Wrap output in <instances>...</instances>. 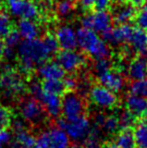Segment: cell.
Wrapping results in <instances>:
<instances>
[{
	"instance_id": "cell-1",
	"label": "cell",
	"mask_w": 147,
	"mask_h": 148,
	"mask_svg": "<svg viewBox=\"0 0 147 148\" xmlns=\"http://www.w3.org/2000/svg\"><path fill=\"white\" fill-rule=\"evenodd\" d=\"M42 39H24L17 47V57L19 60L20 72L28 75L51 57Z\"/></svg>"
},
{
	"instance_id": "cell-2",
	"label": "cell",
	"mask_w": 147,
	"mask_h": 148,
	"mask_svg": "<svg viewBox=\"0 0 147 148\" xmlns=\"http://www.w3.org/2000/svg\"><path fill=\"white\" fill-rule=\"evenodd\" d=\"M78 47L95 60L107 59L111 53L110 47L104 39L92 29L81 27L77 30Z\"/></svg>"
},
{
	"instance_id": "cell-3",
	"label": "cell",
	"mask_w": 147,
	"mask_h": 148,
	"mask_svg": "<svg viewBox=\"0 0 147 148\" xmlns=\"http://www.w3.org/2000/svg\"><path fill=\"white\" fill-rule=\"evenodd\" d=\"M26 90V84L21 74L6 66L0 75V91L8 99L20 97Z\"/></svg>"
},
{
	"instance_id": "cell-4",
	"label": "cell",
	"mask_w": 147,
	"mask_h": 148,
	"mask_svg": "<svg viewBox=\"0 0 147 148\" xmlns=\"http://www.w3.org/2000/svg\"><path fill=\"white\" fill-rule=\"evenodd\" d=\"M82 27L92 29L95 32L104 35L112 28L113 17L108 11H98L85 14L80 20Z\"/></svg>"
},
{
	"instance_id": "cell-5",
	"label": "cell",
	"mask_w": 147,
	"mask_h": 148,
	"mask_svg": "<svg viewBox=\"0 0 147 148\" xmlns=\"http://www.w3.org/2000/svg\"><path fill=\"white\" fill-rule=\"evenodd\" d=\"M59 127L66 131L71 140L77 141V142L84 140L92 129L90 120L85 116H81L73 120L64 119L59 122Z\"/></svg>"
},
{
	"instance_id": "cell-6",
	"label": "cell",
	"mask_w": 147,
	"mask_h": 148,
	"mask_svg": "<svg viewBox=\"0 0 147 148\" xmlns=\"http://www.w3.org/2000/svg\"><path fill=\"white\" fill-rule=\"evenodd\" d=\"M89 98L97 108L103 110H112L119 104L117 94L102 85L93 86L89 93Z\"/></svg>"
},
{
	"instance_id": "cell-7",
	"label": "cell",
	"mask_w": 147,
	"mask_h": 148,
	"mask_svg": "<svg viewBox=\"0 0 147 148\" xmlns=\"http://www.w3.org/2000/svg\"><path fill=\"white\" fill-rule=\"evenodd\" d=\"M86 103L84 98L78 93L69 92L62 99V114L67 120H73L84 116Z\"/></svg>"
},
{
	"instance_id": "cell-8",
	"label": "cell",
	"mask_w": 147,
	"mask_h": 148,
	"mask_svg": "<svg viewBox=\"0 0 147 148\" xmlns=\"http://www.w3.org/2000/svg\"><path fill=\"white\" fill-rule=\"evenodd\" d=\"M10 14L21 19L34 20L39 15V8L34 0H6Z\"/></svg>"
},
{
	"instance_id": "cell-9",
	"label": "cell",
	"mask_w": 147,
	"mask_h": 148,
	"mask_svg": "<svg viewBox=\"0 0 147 148\" xmlns=\"http://www.w3.org/2000/svg\"><path fill=\"white\" fill-rule=\"evenodd\" d=\"M44 109L41 103L34 98L25 99L19 105L20 117L25 122L39 124L44 120Z\"/></svg>"
},
{
	"instance_id": "cell-10",
	"label": "cell",
	"mask_w": 147,
	"mask_h": 148,
	"mask_svg": "<svg viewBox=\"0 0 147 148\" xmlns=\"http://www.w3.org/2000/svg\"><path fill=\"white\" fill-rule=\"evenodd\" d=\"M57 62L65 72L75 73L85 66L86 58L75 49H63L57 56Z\"/></svg>"
},
{
	"instance_id": "cell-11",
	"label": "cell",
	"mask_w": 147,
	"mask_h": 148,
	"mask_svg": "<svg viewBox=\"0 0 147 148\" xmlns=\"http://www.w3.org/2000/svg\"><path fill=\"white\" fill-rule=\"evenodd\" d=\"M134 28L130 24H118L116 27H112L106 34L103 35V39L112 45H119L127 42L131 38Z\"/></svg>"
},
{
	"instance_id": "cell-12",
	"label": "cell",
	"mask_w": 147,
	"mask_h": 148,
	"mask_svg": "<svg viewBox=\"0 0 147 148\" xmlns=\"http://www.w3.org/2000/svg\"><path fill=\"white\" fill-rule=\"evenodd\" d=\"M55 38L62 49H75L78 47L77 31L69 24H63L55 29Z\"/></svg>"
},
{
	"instance_id": "cell-13",
	"label": "cell",
	"mask_w": 147,
	"mask_h": 148,
	"mask_svg": "<svg viewBox=\"0 0 147 148\" xmlns=\"http://www.w3.org/2000/svg\"><path fill=\"white\" fill-rule=\"evenodd\" d=\"M98 79L100 85L106 87V88H108L116 94L123 91L126 86L125 79L119 71L110 70L101 77H99Z\"/></svg>"
},
{
	"instance_id": "cell-14",
	"label": "cell",
	"mask_w": 147,
	"mask_h": 148,
	"mask_svg": "<svg viewBox=\"0 0 147 148\" xmlns=\"http://www.w3.org/2000/svg\"><path fill=\"white\" fill-rule=\"evenodd\" d=\"M94 124L95 127L99 128L103 133L109 135L117 133L118 129L120 128L117 115H113V114L97 113L94 117Z\"/></svg>"
},
{
	"instance_id": "cell-15",
	"label": "cell",
	"mask_w": 147,
	"mask_h": 148,
	"mask_svg": "<svg viewBox=\"0 0 147 148\" xmlns=\"http://www.w3.org/2000/svg\"><path fill=\"white\" fill-rule=\"evenodd\" d=\"M126 72L130 80L133 82L141 81L147 78V57L139 56L133 59L126 68Z\"/></svg>"
},
{
	"instance_id": "cell-16",
	"label": "cell",
	"mask_w": 147,
	"mask_h": 148,
	"mask_svg": "<svg viewBox=\"0 0 147 148\" xmlns=\"http://www.w3.org/2000/svg\"><path fill=\"white\" fill-rule=\"evenodd\" d=\"M125 106L135 117H144L147 113V98L130 93L125 98Z\"/></svg>"
},
{
	"instance_id": "cell-17",
	"label": "cell",
	"mask_w": 147,
	"mask_h": 148,
	"mask_svg": "<svg viewBox=\"0 0 147 148\" xmlns=\"http://www.w3.org/2000/svg\"><path fill=\"white\" fill-rule=\"evenodd\" d=\"M37 74L43 81L63 80L65 78V71L57 62H44L38 66Z\"/></svg>"
},
{
	"instance_id": "cell-18",
	"label": "cell",
	"mask_w": 147,
	"mask_h": 148,
	"mask_svg": "<svg viewBox=\"0 0 147 148\" xmlns=\"http://www.w3.org/2000/svg\"><path fill=\"white\" fill-rule=\"evenodd\" d=\"M42 105L44 111L51 117H57L62 113V99L59 95H53L43 92L42 96L38 100Z\"/></svg>"
},
{
	"instance_id": "cell-19",
	"label": "cell",
	"mask_w": 147,
	"mask_h": 148,
	"mask_svg": "<svg viewBox=\"0 0 147 148\" xmlns=\"http://www.w3.org/2000/svg\"><path fill=\"white\" fill-rule=\"evenodd\" d=\"M17 31L21 38L30 40L38 38L41 32L40 26L32 19H21L17 23Z\"/></svg>"
},
{
	"instance_id": "cell-20",
	"label": "cell",
	"mask_w": 147,
	"mask_h": 148,
	"mask_svg": "<svg viewBox=\"0 0 147 148\" xmlns=\"http://www.w3.org/2000/svg\"><path fill=\"white\" fill-rule=\"evenodd\" d=\"M136 10L133 4L121 3L118 4L117 7L113 11V20L118 24H124L130 22L134 18Z\"/></svg>"
},
{
	"instance_id": "cell-21",
	"label": "cell",
	"mask_w": 147,
	"mask_h": 148,
	"mask_svg": "<svg viewBox=\"0 0 147 148\" xmlns=\"http://www.w3.org/2000/svg\"><path fill=\"white\" fill-rule=\"evenodd\" d=\"M129 42L133 51L139 56H147V31L141 28L134 29Z\"/></svg>"
},
{
	"instance_id": "cell-22",
	"label": "cell",
	"mask_w": 147,
	"mask_h": 148,
	"mask_svg": "<svg viewBox=\"0 0 147 148\" xmlns=\"http://www.w3.org/2000/svg\"><path fill=\"white\" fill-rule=\"evenodd\" d=\"M49 132V142L51 148H69L70 147V137L61 127H53Z\"/></svg>"
},
{
	"instance_id": "cell-23",
	"label": "cell",
	"mask_w": 147,
	"mask_h": 148,
	"mask_svg": "<svg viewBox=\"0 0 147 148\" xmlns=\"http://www.w3.org/2000/svg\"><path fill=\"white\" fill-rule=\"evenodd\" d=\"M114 144L118 148H135V136L131 129H122L115 137Z\"/></svg>"
},
{
	"instance_id": "cell-24",
	"label": "cell",
	"mask_w": 147,
	"mask_h": 148,
	"mask_svg": "<svg viewBox=\"0 0 147 148\" xmlns=\"http://www.w3.org/2000/svg\"><path fill=\"white\" fill-rule=\"evenodd\" d=\"M103 147V132L95 127L91 129L88 136L84 139V148H102Z\"/></svg>"
},
{
	"instance_id": "cell-25",
	"label": "cell",
	"mask_w": 147,
	"mask_h": 148,
	"mask_svg": "<svg viewBox=\"0 0 147 148\" xmlns=\"http://www.w3.org/2000/svg\"><path fill=\"white\" fill-rule=\"evenodd\" d=\"M14 141L24 148H34V142H36V137L29 131H27V129H24V130L15 132Z\"/></svg>"
},
{
	"instance_id": "cell-26",
	"label": "cell",
	"mask_w": 147,
	"mask_h": 148,
	"mask_svg": "<svg viewBox=\"0 0 147 148\" xmlns=\"http://www.w3.org/2000/svg\"><path fill=\"white\" fill-rule=\"evenodd\" d=\"M136 146L138 148H147V123H139L134 130Z\"/></svg>"
},
{
	"instance_id": "cell-27",
	"label": "cell",
	"mask_w": 147,
	"mask_h": 148,
	"mask_svg": "<svg viewBox=\"0 0 147 148\" xmlns=\"http://www.w3.org/2000/svg\"><path fill=\"white\" fill-rule=\"evenodd\" d=\"M42 88L45 93L53 94V95H59L61 96L66 91L64 83L62 80H49V81H43L42 83Z\"/></svg>"
},
{
	"instance_id": "cell-28",
	"label": "cell",
	"mask_w": 147,
	"mask_h": 148,
	"mask_svg": "<svg viewBox=\"0 0 147 148\" xmlns=\"http://www.w3.org/2000/svg\"><path fill=\"white\" fill-rule=\"evenodd\" d=\"M117 118L119 121L120 128L122 129H130L134 124H135V116L132 113H130L127 109L119 111L117 114Z\"/></svg>"
},
{
	"instance_id": "cell-29",
	"label": "cell",
	"mask_w": 147,
	"mask_h": 148,
	"mask_svg": "<svg viewBox=\"0 0 147 148\" xmlns=\"http://www.w3.org/2000/svg\"><path fill=\"white\" fill-rule=\"evenodd\" d=\"M111 62L107 59H100V60H96V62L93 64V72H94V75L99 78L102 75H104L105 73H107L108 71L111 70Z\"/></svg>"
},
{
	"instance_id": "cell-30",
	"label": "cell",
	"mask_w": 147,
	"mask_h": 148,
	"mask_svg": "<svg viewBox=\"0 0 147 148\" xmlns=\"http://www.w3.org/2000/svg\"><path fill=\"white\" fill-rule=\"evenodd\" d=\"M57 14L62 17H66L72 14L74 10V2L73 0H59L57 4Z\"/></svg>"
},
{
	"instance_id": "cell-31",
	"label": "cell",
	"mask_w": 147,
	"mask_h": 148,
	"mask_svg": "<svg viewBox=\"0 0 147 148\" xmlns=\"http://www.w3.org/2000/svg\"><path fill=\"white\" fill-rule=\"evenodd\" d=\"M12 123V112L6 106L0 105V130L7 129Z\"/></svg>"
},
{
	"instance_id": "cell-32",
	"label": "cell",
	"mask_w": 147,
	"mask_h": 148,
	"mask_svg": "<svg viewBox=\"0 0 147 148\" xmlns=\"http://www.w3.org/2000/svg\"><path fill=\"white\" fill-rule=\"evenodd\" d=\"M92 87H93L92 82H91V80L89 79V77L83 76V77H81V79H79V81H78L77 91H78L79 95H81L84 98L85 96H89V93H90Z\"/></svg>"
},
{
	"instance_id": "cell-33",
	"label": "cell",
	"mask_w": 147,
	"mask_h": 148,
	"mask_svg": "<svg viewBox=\"0 0 147 148\" xmlns=\"http://www.w3.org/2000/svg\"><path fill=\"white\" fill-rule=\"evenodd\" d=\"M12 28V22L9 15L4 12H0V38H3L8 34Z\"/></svg>"
},
{
	"instance_id": "cell-34",
	"label": "cell",
	"mask_w": 147,
	"mask_h": 148,
	"mask_svg": "<svg viewBox=\"0 0 147 148\" xmlns=\"http://www.w3.org/2000/svg\"><path fill=\"white\" fill-rule=\"evenodd\" d=\"M20 38H21V36L19 35L18 31L11 29L9 32H8V34L4 37L5 47L15 49V47H17L18 45H19V43L21 42V41H20Z\"/></svg>"
},
{
	"instance_id": "cell-35",
	"label": "cell",
	"mask_w": 147,
	"mask_h": 148,
	"mask_svg": "<svg viewBox=\"0 0 147 148\" xmlns=\"http://www.w3.org/2000/svg\"><path fill=\"white\" fill-rule=\"evenodd\" d=\"M130 93L147 98V78L141 81L133 82L130 86Z\"/></svg>"
},
{
	"instance_id": "cell-36",
	"label": "cell",
	"mask_w": 147,
	"mask_h": 148,
	"mask_svg": "<svg viewBox=\"0 0 147 148\" xmlns=\"http://www.w3.org/2000/svg\"><path fill=\"white\" fill-rule=\"evenodd\" d=\"M136 23L139 28L147 31V1L142 4V7L136 14Z\"/></svg>"
},
{
	"instance_id": "cell-37",
	"label": "cell",
	"mask_w": 147,
	"mask_h": 148,
	"mask_svg": "<svg viewBox=\"0 0 147 148\" xmlns=\"http://www.w3.org/2000/svg\"><path fill=\"white\" fill-rule=\"evenodd\" d=\"M42 41L44 42L47 51H49V53H51V56H53L55 53H57V51H59V43H57V40L55 35H53V34L45 35L42 38Z\"/></svg>"
},
{
	"instance_id": "cell-38",
	"label": "cell",
	"mask_w": 147,
	"mask_h": 148,
	"mask_svg": "<svg viewBox=\"0 0 147 148\" xmlns=\"http://www.w3.org/2000/svg\"><path fill=\"white\" fill-rule=\"evenodd\" d=\"M27 90H28V92H29L30 95H31V97L36 100L40 99L43 92H44L43 91V88H42V84H40V83L36 80L31 81V82L28 84Z\"/></svg>"
},
{
	"instance_id": "cell-39",
	"label": "cell",
	"mask_w": 147,
	"mask_h": 148,
	"mask_svg": "<svg viewBox=\"0 0 147 148\" xmlns=\"http://www.w3.org/2000/svg\"><path fill=\"white\" fill-rule=\"evenodd\" d=\"M34 148H51L47 131H43L40 134H38V136L36 138Z\"/></svg>"
},
{
	"instance_id": "cell-40",
	"label": "cell",
	"mask_w": 147,
	"mask_h": 148,
	"mask_svg": "<svg viewBox=\"0 0 147 148\" xmlns=\"http://www.w3.org/2000/svg\"><path fill=\"white\" fill-rule=\"evenodd\" d=\"M78 81L79 79H77V77L75 76H69L67 78H65L64 80V86H65L66 90H69L70 92H73L75 90H77L78 87Z\"/></svg>"
},
{
	"instance_id": "cell-41",
	"label": "cell",
	"mask_w": 147,
	"mask_h": 148,
	"mask_svg": "<svg viewBox=\"0 0 147 148\" xmlns=\"http://www.w3.org/2000/svg\"><path fill=\"white\" fill-rule=\"evenodd\" d=\"M112 0H95L94 7L98 11H107L110 7Z\"/></svg>"
},
{
	"instance_id": "cell-42",
	"label": "cell",
	"mask_w": 147,
	"mask_h": 148,
	"mask_svg": "<svg viewBox=\"0 0 147 148\" xmlns=\"http://www.w3.org/2000/svg\"><path fill=\"white\" fill-rule=\"evenodd\" d=\"M12 127H13L14 132H18V131H21L26 129V124L25 121L23 120L22 118H18V119H14L12 121Z\"/></svg>"
},
{
	"instance_id": "cell-43",
	"label": "cell",
	"mask_w": 147,
	"mask_h": 148,
	"mask_svg": "<svg viewBox=\"0 0 147 148\" xmlns=\"http://www.w3.org/2000/svg\"><path fill=\"white\" fill-rule=\"evenodd\" d=\"M77 4L82 10H90L94 7L95 0H77Z\"/></svg>"
},
{
	"instance_id": "cell-44",
	"label": "cell",
	"mask_w": 147,
	"mask_h": 148,
	"mask_svg": "<svg viewBox=\"0 0 147 148\" xmlns=\"http://www.w3.org/2000/svg\"><path fill=\"white\" fill-rule=\"evenodd\" d=\"M10 139H11V134H10L6 129L0 130V146L9 143Z\"/></svg>"
},
{
	"instance_id": "cell-45",
	"label": "cell",
	"mask_w": 147,
	"mask_h": 148,
	"mask_svg": "<svg viewBox=\"0 0 147 148\" xmlns=\"http://www.w3.org/2000/svg\"><path fill=\"white\" fill-rule=\"evenodd\" d=\"M4 51H5V43H4V41L0 38V59L3 58Z\"/></svg>"
},
{
	"instance_id": "cell-46",
	"label": "cell",
	"mask_w": 147,
	"mask_h": 148,
	"mask_svg": "<svg viewBox=\"0 0 147 148\" xmlns=\"http://www.w3.org/2000/svg\"><path fill=\"white\" fill-rule=\"evenodd\" d=\"M147 0H130V2H131V4H133V5H142V4H144Z\"/></svg>"
},
{
	"instance_id": "cell-47",
	"label": "cell",
	"mask_w": 147,
	"mask_h": 148,
	"mask_svg": "<svg viewBox=\"0 0 147 148\" xmlns=\"http://www.w3.org/2000/svg\"><path fill=\"white\" fill-rule=\"evenodd\" d=\"M69 148H84V146H82L80 144H74V145H70Z\"/></svg>"
},
{
	"instance_id": "cell-48",
	"label": "cell",
	"mask_w": 147,
	"mask_h": 148,
	"mask_svg": "<svg viewBox=\"0 0 147 148\" xmlns=\"http://www.w3.org/2000/svg\"><path fill=\"white\" fill-rule=\"evenodd\" d=\"M105 148H118V147L116 146V145L113 143V144H108V145H107V146L105 147Z\"/></svg>"
},
{
	"instance_id": "cell-49",
	"label": "cell",
	"mask_w": 147,
	"mask_h": 148,
	"mask_svg": "<svg viewBox=\"0 0 147 148\" xmlns=\"http://www.w3.org/2000/svg\"><path fill=\"white\" fill-rule=\"evenodd\" d=\"M144 117H145V123H147V113H146V115L144 116Z\"/></svg>"
},
{
	"instance_id": "cell-50",
	"label": "cell",
	"mask_w": 147,
	"mask_h": 148,
	"mask_svg": "<svg viewBox=\"0 0 147 148\" xmlns=\"http://www.w3.org/2000/svg\"><path fill=\"white\" fill-rule=\"evenodd\" d=\"M0 148H2V147H1V146H0Z\"/></svg>"
}]
</instances>
